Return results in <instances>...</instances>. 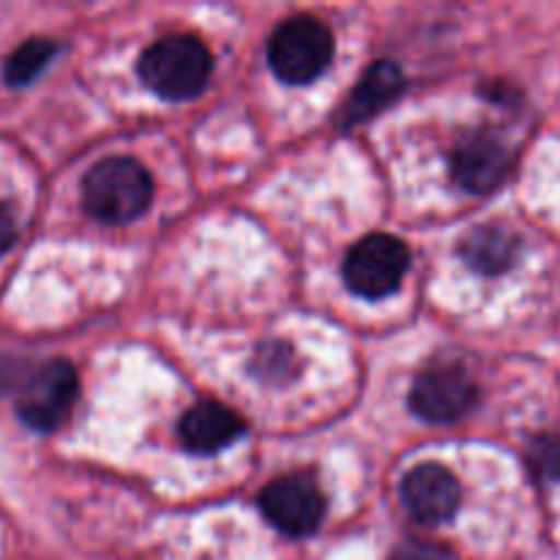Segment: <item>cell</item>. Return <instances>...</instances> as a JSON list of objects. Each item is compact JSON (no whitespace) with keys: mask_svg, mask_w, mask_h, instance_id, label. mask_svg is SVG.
Returning <instances> with one entry per match:
<instances>
[{"mask_svg":"<svg viewBox=\"0 0 560 560\" xmlns=\"http://www.w3.org/2000/svg\"><path fill=\"white\" fill-rule=\"evenodd\" d=\"M388 560H452V556L443 547L430 545V541H405Z\"/></svg>","mask_w":560,"mask_h":560,"instance_id":"9a60e30c","label":"cell"},{"mask_svg":"<svg viewBox=\"0 0 560 560\" xmlns=\"http://www.w3.org/2000/svg\"><path fill=\"white\" fill-rule=\"evenodd\" d=\"M402 71L392 60H381V63L372 66L364 77L359 80V85L350 93L348 104H345V124L355 126L370 120L372 115H377L381 109H386L394 98L402 93Z\"/></svg>","mask_w":560,"mask_h":560,"instance_id":"7c38bea8","label":"cell"},{"mask_svg":"<svg viewBox=\"0 0 560 560\" xmlns=\"http://www.w3.org/2000/svg\"><path fill=\"white\" fill-rule=\"evenodd\" d=\"M402 503L419 523H448L459 509V481L438 463L416 465L402 481Z\"/></svg>","mask_w":560,"mask_h":560,"instance_id":"ba28073f","label":"cell"},{"mask_svg":"<svg viewBox=\"0 0 560 560\" xmlns=\"http://www.w3.org/2000/svg\"><path fill=\"white\" fill-rule=\"evenodd\" d=\"M410 268V252L399 238L372 233L348 252L342 279L350 293L361 299H386L402 284Z\"/></svg>","mask_w":560,"mask_h":560,"instance_id":"277c9868","label":"cell"},{"mask_svg":"<svg viewBox=\"0 0 560 560\" xmlns=\"http://www.w3.org/2000/svg\"><path fill=\"white\" fill-rule=\"evenodd\" d=\"M260 509L268 523L288 536H310L326 517V495L312 476L290 474L273 479L260 492Z\"/></svg>","mask_w":560,"mask_h":560,"instance_id":"8992f818","label":"cell"},{"mask_svg":"<svg viewBox=\"0 0 560 560\" xmlns=\"http://www.w3.org/2000/svg\"><path fill=\"white\" fill-rule=\"evenodd\" d=\"M244 435V419L222 402H197L180 419V443L191 454H217Z\"/></svg>","mask_w":560,"mask_h":560,"instance_id":"30bf717a","label":"cell"},{"mask_svg":"<svg viewBox=\"0 0 560 560\" xmlns=\"http://www.w3.org/2000/svg\"><path fill=\"white\" fill-rule=\"evenodd\" d=\"M520 238L503 224H479L470 230L463 238L459 255L474 268L476 273L485 277H498V273L509 271L517 260Z\"/></svg>","mask_w":560,"mask_h":560,"instance_id":"8fae6325","label":"cell"},{"mask_svg":"<svg viewBox=\"0 0 560 560\" xmlns=\"http://www.w3.org/2000/svg\"><path fill=\"white\" fill-rule=\"evenodd\" d=\"M77 394H80V381L74 366L66 359H52L25 381L16 397V413L31 430L49 432L63 424Z\"/></svg>","mask_w":560,"mask_h":560,"instance_id":"5b68a950","label":"cell"},{"mask_svg":"<svg viewBox=\"0 0 560 560\" xmlns=\"http://www.w3.org/2000/svg\"><path fill=\"white\" fill-rule=\"evenodd\" d=\"M539 465L541 468H547V474L550 476H560V452L558 448H550V452L539 454Z\"/></svg>","mask_w":560,"mask_h":560,"instance_id":"e0dca14e","label":"cell"},{"mask_svg":"<svg viewBox=\"0 0 560 560\" xmlns=\"http://www.w3.org/2000/svg\"><path fill=\"white\" fill-rule=\"evenodd\" d=\"M334 58V36L326 22L310 14L284 20L268 42V63L288 85L315 82Z\"/></svg>","mask_w":560,"mask_h":560,"instance_id":"3957f363","label":"cell"},{"mask_svg":"<svg viewBox=\"0 0 560 560\" xmlns=\"http://www.w3.org/2000/svg\"><path fill=\"white\" fill-rule=\"evenodd\" d=\"M454 180L470 195H487L509 173V151L492 135H470L454 148Z\"/></svg>","mask_w":560,"mask_h":560,"instance_id":"9c48e42d","label":"cell"},{"mask_svg":"<svg viewBox=\"0 0 560 560\" xmlns=\"http://www.w3.org/2000/svg\"><path fill=\"white\" fill-rule=\"evenodd\" d=\"M58 55V44L49 38H31L9 55L3 66V80L11 88H25L47 69L49 60Z\"/></svg>","mask_w":560,"mask_h":560,"instance_id":"4fadbf2b","label":"cell"},{"mask_svg":"<svg viewBox=\"0 0 560 560\" xmlns=\"http://www.w3.org/2000/svg\"><path fill=\"white\" fill-rule=\"evenodd\" d=\"M16 241V224H14V217H11V211L5 206H0V255H5V252L14 246Z\"/></svg>","mask_w":560,"mask_h":560,"instance_id":"2e32d148","label":"cell"},{"mask_svg":"<svg viewBox=\"0 0 560 560\" xmlns=\"http://www.w3.org/2000/svg\"><path fill=\"white\" fill-rule=\"evenodd\" d=\"M479 399L474 377L463 366H432L416 377L410 388V408L432 424H454L474 410Z\"/></svg>","mask_w":560,"mask_h":560,"instance_id":"52a82bcc","label":"cell"},{"mask_svg":"<svg viewBox=\"0 0 560 560\" xmlns=\"http://www.w3.org/2000/svg\"><path fill=\"white\" fill-rule=\"evenodd\" d=\"M140 80L148 91L167 102H186L208 85L213 71V58L206 44L191 33H173L140 55Z\"/></svg>","mask_w":560,"mask_h":560,"instance_id":"6da1fadb","label":"cell"},{"mask_svg":"<svg viewBox=\"0 0 560 560\" xmlns=\"http://www.w3.org/2000/svg\"><path fill=\"white\" fill-rule=\"evenodd\" d=\"M153 180L137 159L109 156L91 167L82 180V202L104 224H126L148 211Z\"/></svg>","mask_w":560,"mask_h":560,"instance_id":"7a4b0ae2","label":"cell"},{"mask_svg":"<svg viewBox=\"0 0 560 560\" xmlns=\"http://www.w3.org/2000/svg\"><path fill=\"white\" fill-rule=\"evenodd\" d=\"M293 366V353L284 345H271V348H260L255 353V375H260L262 381H279L284 377Z\"/></svg>","mask_w":560,"mask_h":560,"instance_id":"5bb4252c","label":"cell"}]
</instances>
